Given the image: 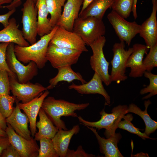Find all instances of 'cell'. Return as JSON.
<instances>
[{"instance_id": "cell-1", "label": "cell", "mask_w": 157, "mask_h": 157, "mask_svg": "<svg viewBox=\"0 0 157 157\" xmlns=\"http://www.w3.org/2000/svg\"><path fill=\"white\" fill-rule=\"evenodd\" d=\"M89 105L88 103L77 104L49 96L44 99L41 108L58 130H66L67 129L65 122L61 119V117H77L75 111L84 110Z\"/></svg>"}, {"instance_id": "cell-2", "label": "cell", "mask_w": 157, "mask_h": 157, "mask_svg": "<svg viewBox=\"0 0 157 157\" xmlns=\"http://www.w3.org/2000/svg\"><path fill=\"white\" fill-rule=\"evenodd\" d=\"M58 27L56 25L49 33L41 37L39 40L31 45H15L14 51L17 59L24 64L33 61L38 68H43L48 61L46 55L49 44Z\"/></svg>"}, {"instance_id": "cell-3", "label": "cell", "mask_w": 157, "mask_h": 157, "mask_svg": "<svg viewBox=\"0 0 157 157\" xmlns=\"http://www.w3.org/2000/svg\"><path fill=\"white\" fill-rule=\"evenodd\" d=\"M128 107L126 105H119L114 107L110 113H106L104 108L100 113L101 119L96 122L87 121L80 116L77 117L80 123L85 126L95 128L99 130L106 129L104 133L108 138L115 134L119 122L125 114L129 113Z\"/></svg>"}, {"instance_id": "cell-4", "label": "cell", "mask_w": 157, "mask_h": 157, "mask_svg": "<svg viewBox=\"0 0 157 157\" xmlns=\"http://www.w3.org/2000/svg\"><path fill=\"white\" fill-rule=\"evenodd\" d=\"M106 31L102 19L89 17L84 18L78 17L76 19L72 31L79 35L86 45L90 46L95 40L104 36Z\"/></svg>"}, {"instance_id": "cell-5", "label": "cell", "mask_w": 157, "mask_h": 157, "mask_svg": "<svg viewBox=\"0 0 157 157\" xmlns=\"http://www.w3.org/2000/svg\"><path fill=\"white\" fill-rule=\"evenodd\" d=\"M14 44L10 43L6 50V61L10 70L17 77L21 83L28 82L38 74V67L36 63L31 61L26 65L22 64L16 58L14 51Z\"/></svg>"}, {"instance_id": "cell-6", "label": "cell", "mask_w": 157, "mask_h": 157, "mask_svg": "<svg viewBox=\"0 0 157 157\" xmlns=\"http://www.w3.org/2000/svg\"><path fill=\"white\" fill-rule=\"evenodd\" d=\"M125 42L120 41L119 43H115L112 49L113 57L110 61L112 69L110 78L112 82H115L118 84L128 78L126 74V64L133 50V47L127 50H125Z\"/></svg>"}, {"instance_id": "cell-7", "label": "cell", "mask_w": 157, "mask_h": 157, "mask_svg": "<svg viewBox=\"0 0 157 157\" xmlns=\"http://www.w3.org/2000/svg\"><path fill=\"white\" fill-rule=\"evenodd\" d=\"M106 41L105 37L102 36L90 45L92 51L90 63L92 69L99 74L103 82L108 86L112 81L108 72L110 63L106 60L103 50Z\"/></svg>"}, {"instance_id": "cell-8", "label": "cell", "mask_w": 157, "mask_h": 157, "mask_svg": "<svg viewBox=\"0 0 157 157\" xmlns=\"http://www.w3.org/2000/svg\"><path fill=\"white\" fill-rule=\"evenodd\" d=\"M21 10L22 12V34L24 39L31 45L37 42L38 10L33 1L26 0Z\"/></svg>"}, {"instance_id": "cell-9", "label": "cell", "mask_w": 157, "mask_h": 157, "mask_svg": "<svg viewBox=\"0 0 157 157\" xmlns=\"http://www.w3.org/2000/svg\"><path fill=\"white\" fill-rule=\"evenodd\" d=\"M82 52L79 50L59 47L49 44L46 57L52 67L58 69L76 63Z\"/></svg>"}, {"instance_id": "cell-10", "label": "cell", "mask_w": 157, "mask_h": 157, "mask_svg": "<svg viewBox=\"0 0 157 157\" xmlns=\"http://www.w3.org/2000/svg\"><path fill=\"white\" fill-rule=\"evenodd\" d=\"M107 18L120 41L125 42L129 46L133 38L139 33L140 25L135 21H127L112 10L108 15Z\"/></svg>"}, {"instance_id": "cell-11", "label": "cell", "mask_w": 157, "mask_h": 157, "mask_svg": "<svg viewBox=\"0 0 157 157\" xmlns=\"http://www.w3.org/2000/svg\"><path fill=\"white\" fill-rule=\"evenodd\" d=\"M10 90L16 100L22 103H27L47 90L40 84H35L29 81L25 83H19L17 78L9 77Z\"/></svg>"}, {"instance_id": "cell-12", "label": "cell", "mask_w": 157, "mask_h": 157, "mask_svg": "<svg viewBox=\"0 0 157 157\" xmlns=\"http://www.w3.org/2000/svg\"><path fill=\"white\" fill-rule=\"evenodd\" d=\"M7 125L5 131L9 142L20 157H37L39 148L34 138L27 140L16 133L8 123Z\"/></svg>"}, {"instance_id": "cell-13", "label": "cell", "mask_w": 157, "mask_h": 157, "mask_svg": "<svg viewBox=\"0 0 157 157\" xmlns=\"http://www.w3.org/2000/svg\"><path fill=\"white\" fill-rule=\"evenodd\" d=\"M49 44L82 52L88 51L86 44L79 35L73 31H67L58 26Z\"/></svg>"}, {"instance_id": "cell-14", "label": "cell", "mask_w": 157, "mask_h": 157, "mask_svg": "<svg viewBox=\"0 0 157 157\" xmlns=\"http://www.w3.org/2000/svg\"><path fill=\"white\" fill-rule=\"evenodd\" d=\"M152 12L150 16L140 25L139 33L149 49L157 44V0H152Z\"/></svg>"}, {"instance_id": "cell-15", "label": "cell", "mask_w": 157, "mask_h": 157, "mask_svg": "<svg viewBox=\"0 0 157 157\" xmlns=\"http://www.w3.org/2000/svg\"><path fill=\"white\" fill-rule=\"evenodd\" d=\"M133 51L128 58L126 63V67L131 69L129 76L138 78L142 76L145 71L143 66L144 56L149 49L145 45L136 43L133 46Z\"/></svg>"}, {"instance_id": "cell-16", "label": "cell", "mask_w": 157, "mask_h": 157, "mask_svg": "<svg viewBox=\"0 0 157 157\" xmlns=\"http://www.w3.org/2000/svg\"><path fill=\"white\" fill-rule=\"evenodd\" d=\"M49 93V92L47 90L27 103L18 102L19 108L24 111L28 118L31 134L32 137H34L37 131L36 121L39 112L43 101Z\"/></svg>"}, {"instance_id": "cell-17", "label": "cell", "mask_w": 157, "mask_h": 157, "mask_svg": "<svg viewBox=\"0 0 157 157\" xmlns=\"http://www.w3.org/2000/svg\"><path fill=\"white\" fill-rule=\"evenodd\" d=\"M102 82L99 74L94 72L92 78L88 82L80 85L73 83L68 88L69 89H74L81 94H100L104 97L107 104H110V97L104 88Z\"/></svg>"}, {"instance_id": "cell-18", "label": "cell", "mask_w": 157, "mask_h": 157, "mask_svg": "<svg viewBox=\"0 0 157 157\" xmlns=\"http://www.w3.org/2000/svg\"><path fill=\"white\" fill-rule=\"evenodd\" d=\"M83 1V0H67L56 25L72 31L74 23L79 17L81 7Z\"/></svg>"}, {"instance_id": "cell-19", "label": "cell", "mask_w": 157, "mask_h": 157, "mask_svg": "<svg viewBox=\"0 0 157 157\" xmlns=\"http://www.w3.org/2000/svg\"><path fill=\"white\" fill-rule=\"evenodd\" d=\"M15 101L16 106L10 115L6 119V122L18 134L27 140H31L32 137L28 128V118L26 114L21 112L18 105L19 101Z\"/></svg>"}, {"instance_id": "cell-20", "label": "cell", "mask_w": 157, "mask_h": 157, "mask_svg": "<svg viewBox=\"0 0 157 157\" xmlns=\"http://www.w3.org/2000/svg\"><path fill=\"white\" fill-rule=\"evenodd\" d=\"M94 134L99 146L100 152L106 157H123L117 147V144L122 138L120 133H115L113 136L105 139L101 137L94 128L86 126Z\"/></svg>"}, {"instance_id": "cell-21", "label": "cell", "mask_w": 157, "mask_h": 157, "mask_svg": "<svg viewBox=\"0 0 157 157\" xmlns=\"http://www.w3.org/2000/svg\"><path fill=\"white\" fill-rule=\"evenodd\" d=\"M0 42L12 43L21 47L30 45L24 37L14 17L9 19L8 26L0 31Z\"/></svg>"}, {"instance_id": "cell-22", "label": "cell", "mask_w": 157, "mask_h": 157, "mask_svg": "<svg viewBox=\"0 0 157 157\" xmlns=\"http://www.w3.org/2000/svg\"><path fill=\"white\" fill-rule=\"evenodd\" d=\"M80 130L78 125L74 126L70 130H59L52 139L54 149L59 157H65L72 137L78 133Z\"/></svg>"}, {"instance_id": "cell-23", "label": "cell", "mask_w": 157, "mask_h": 157, "mask_svg": "<svg viewBox=\"0 0 157 157\" xmlns=\"http://www.w3.org/2000/svg\"><path fill=\"white\" fill-rule=\"evenodd\" d=\"M38 114L39 120L36 123V126L38 130L34 135V139L37 141L42 138L52 139L58 129L42 108L40 109Z\"/></svg>"}, {"instance_id": "cell-24", "label": "cell", "mask_w": 157, "mask_h": 157, "mask_svg": "<svg viewBox=\"0 0 157 157\" xmlns=\"http://www.w3.org/2000/svg\"><path fill=\"white\" fill-rule=\"evenodd\" d=\"M115 0H93L82 12L79 17L82 18L94 17L102 19L106 10L111 8Z\"/></svg>"}, {"instance_id": "cell-25", "label": "cell", "mask_w": 157, "mask_h": 157, "mask_svg": "<svg viewBox=\"0 0 157 157\" xmlns=\"http://www.w3.org/2000/svg\"><path fill=\"white\" fill-rule=\"evenodd\" d=\"M58 70L57 74L49 80V85L46 87L48 90L53 89L59 82L62 81L70 83L74 80H77L80 81L82 84L87 82L79 73L75 72L72 70L71 66H64L58 69Z\"/></svg>"}, {"instance_id": "cell-26", "label": "cell", "mask_w": 157, "mask_h": 157, "mask_svg": "<svg viewBox=\"0 0 157 157\" xmlns=\"http://www.w3.org/2000/svg\"><path fill=\"white\" fill-rule=\"evenodd\" d=\"M35 6L38 10V35L41 37L49 33L53 28L48 18L46 0H37Z\"/></svg>"}, {"instance_id": "cell-27", "label": "cell", "mask_w": 157, "mask_h": 157, "mask_svg": "<svg viewBox=\"0 0 157 157\" xmlns=\"http://www.w3.org/2000/svg\"><path fill=\"white\" fill-rule=\"evenodd\" d=\"M151 104L150 100L145 101L144 105L145 109L142 111L135 104L132 103L128 107V113H135L140 116L143 120L145 125V131L144 132L147 135L149 136L150 134L154 133L157 129V122L153 120L148 114L147 108Z\"/></svg>"}, {"instance_id": "cell-28", "label": "cell", "mask_w": 157, "mask_h": 157, "mask_svg": "<svg viewBox=\"0 0 157 157\" xmlns=\"http://www.w3.org/2000/svg\"><path fill=\"white\" fill-rule=\"evenodd\" d=\"M67 0H46L50 22L53 28L56 25L62 14V7Z\"/></svg>"}, {"instance_id": "cell-29", "label": "cell", "mask_w": 157, "mask_h": 157, "mask_svg": "<svg viewBox=\"0 0 157 157\" xmlns=\"http://www.w3.org/2000/svg\"><path fill=\"white\" fill-rule=\"evenodd\" d=\"M133 0H115L111 8L124 19L127 18L132 11Z\"/></svg>"}, {"instance_id": "cell-30", "label": "cell", "mask_w": 157, "mask_h": 157, "mask_svg": "<svg viewBox=\"0 0 157 157\" xmlns=\"http://www.w3.org/2000/svg\"><path fill=\"white\" fill-rule=\"evenodd\" d=\"M123 118V121H121L118 125V128L126 130L129 132L135 134L141 138L142 139L145 140L146 139H150L151 138L147 135L144 133H142L140 131V129L136 127L131 123L133 117L131 114H128L124 115Z\"/></svg>"}, {"instance_id": "cell-31", "label": "cell", "mask_w": 157, "mask_h": 157, "mask_svg": "<svg viewBox=\"0 0 157 157\" xmlns=\"http://www.w3.org/2000/svg\"><path fill=\"white\" fill-rule=\"evenodd\" d=\"M16 97L9 94H0V113L5 119L8 117L13 112V104Z\"/></svg>"}, {"instance_id": "cell-32", "label": "cell", "mask_w": 157, "mask_h": 157, "mask_svg": "<svg viewBox=\"0 0 157 157\" xmlns=\"http://www.w3.org/2000/svg\"><path fill=\"white\" fill-rule=\"evenodd\" d=\"M40 147L37 157H59L52 139L42 138L39 140Z\"/></svg>"}, {"instance_id": "cell-33", "label": "cell", "mask_w": 157, "mask_h": 157, "mask_svg": "<svg viewBox=\"0 0 157 157\" xmlns=\"http://www.w3.org/2000/svg\"><path fill=\"white\" fill-rule=\"evenodd\" d=\"M143 75L144 77L149 79V85L142 89L140 91L141 95L149 93V94L144 97L142 99H148L157 94V75L152 73L151 72L145 71Z\"/></svg>"}, {"instance_id": "cell-34", "label": "cell", "mask_w": 157, "mask_h": 157, "mask_svg": "<svg viewBox=\"0 0 157 157\" xmlns=\"http://www.w3.org/2000/svg\"><path fill=\"white\" fill-rule=\"evenodd\" d=\"M149 49V53L143 60V64L145 71L151 72L157 67V44Z\"/></svg>"}, {"instance_id": "cell-35", "label": "cell", "mask_w": 157, "mask_h": 157, "mask_svg": "<svg viewBox=\"0 0 157 157\" xmlns=\"http://www.w3.org/2000/svg\"><path fill=\"white\" fill-rule=\"evenodd\" d=\"M9 43L1 42L0 43V70L7 71L9 77L17 78L16 74L9 68L6 61V51Z\"/></svg>"}, {"instance_id": "cell-36", "label": "cell", "mask_w": 157, "mask_h": 157, "mask_svg": "<svg viewBox=\"0 0 157 157\" xmlns=\"http://www.w3.org/2000/svg\"><path fill=\"white\" fill-rule=\"evenodd\" d=\"M10 88L8 72L0 70V94H9Z\"/></svg>"}, {"instance_id": "cell-37", "label": "cell", "mask_w": 157, "mask_h": 157, "mask_svg": "<svg viewBox=\"0 0 157 157\" xmlns=\"http://www.w3.org/2000/svg\"><path fill=\"white\" fill-rule=\"evenodd\" d=\"M95 155L85 152L81 145L78 147L76 150L68 149L65 157H94Z\"/></svg>"}, {"instance_id": "cell-38", "label": "cell", "mask_w": 157, "mask_h": 157, "mask_svg": "<svg viewBox=\"0 0 157 157\" xmlns=\"http://www.w3.org/2000/svg\"><path fill=\"white\" fill-rule=\"evenodd\" d=\"M0 157H20L16 150L10 144L3 151Z\"/></svg>"}, {"instance_id": "cell-39", "label": "cell", "mask_w": 157, "mask_h": 157, "mask_svg": "<svg viewBox=\"0 0 157 157\" xmlns=\"http://www.w3.org/2000/svg\"><path fill=\"white\" fill-rule=\"evenodd\" d=\"M16 10V9L14 8L9 10L8 12L4 14L0 15V23L3 25L4 27L8 26L10 17L14 13Z\"/></svg>"}, {"instance_id": "cell-40", "label": "cell", "mask_w": 157, "mask_h": 157, "mask_svg": "<svg viewBox=\"0 0 157 157\" xmlns=\"http://www.w3.org/2000/svg\"><path fill=\"white\" fill-rule=\"evenodd\" d=\"M10 144L8 137H0V157L3 151Z\"/></svg>"}, {"instance_id": "cell-41", "label": "cell", "mask_w": 157, "mask_h": 157, "mask_svg": "<svg viewBox=\"0 0 157 157\" xmlns=\"http://www.w3.org/2000/svg\"><path fill=\"white\" fill-rule=\"evenodd\" d=\"M35 3L37 0H31ZM22 0H13L8 5L3 6L2 8H6L9 10L16 8L19 6L22 3Z\"/></svg>"}, {"instance_id": "cell-42", "label": "cell", "mask_w": 157, "mask_h": 157, "mask_svg": "<svg viewBox=\"0 0 157 157\" xmlns=\"http://www.w3.org/2000/svg\"><path fill=\"white\" fill-rule=\"evenodd\" d=\"M7 126L6 119L2 116L0 113V128L5 131Z\"/></svg>"}, {"instance_id": "cell-43", "label": "cell", "mask_w": 157, "mask_h": 157, "mask_svg": "<svg viewBox=\"0 0 157 157\" xmlns=\"http://www.w3.org/2000/svg\"><path fill=\"white\" fill-rule=\"evenodd\" d=\"M138 0H133L132 11L133 15L135 19H136L138 17L137 12V4Z\"/></svg>"}, {"instance_id": "cell-44", "label": "cell", "mask_w": 157, "mask_h": 157, "mask_svg": "<svg viewBox=\"0 0 157 157\" xmlns=\"http://www.w3.org/2000/svg\"><path fill=\"white\" fill-rule=\"evenodd\" d=\"M92 1L93 0H83L82 6L80 13L83 11Z\"/></svg>"}, {"instance_id": "cell-45", "label": "cell", "mask_w": 157, "mask_h": 157, "mask_svg": "<svg viewBox=\"0 0 157 157\" xmlns=\"http://www.w3.org/2000/svg\"><path fill=\"white\" fill-rule=\"evenodd\" d=\"M13 0H0V8H2L3 5L6 4L10 3Z\"/></svg>"}, {"instance_id": "cell-46", "label": "cell", "mask_w": 157, "mask_h": 157, "mask_svg": "<svg viewBox=\"0 0 157 157\" xmlns=\"http://www.w3.org/2000/svg\"><path fill=\"white\" fill-rule=\"evenodd\" d=\"M6 137L8 136L5 131L0 128V137Z\"/></svg>"}]
</instances>
